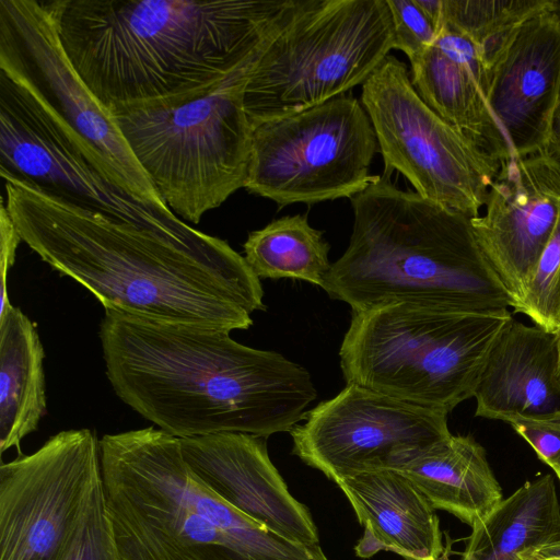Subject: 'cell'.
I'll return each instance as SVG.
<instances>
[{"mask_svg":"<svg viewBox=\"0 0 560 560\" xmlns=\"http://www.w3.org/2000/svg\"><path fill=\"white\" fill-rule=\"evenodd\" d=\"M364 534L354 550L369 558L380 550L405 560H439L444 551L435 509L402 472L385 468L337 482Z\"/></svg>","mask_w":560,"mask_h":560,"instance_id":"obj_20","label":"cell"},{"mask_svg":"<svg viewBox=\"0 0 560 560\" xmlns=\"http://www.w3.org/2000/svg\"><path fill=\"white\" fill-rule=\"evenodd\" d=\"M510 311L465 313L417 303L352 312L339 358L347 384L448 415L474 397Z\"/></svg>","mask_w":560,"mask_h":560,"instance_id":"obj_6","label":"cell"},{"mask_svg":"<svg viewBox=\"0 0 560 560\" xmlns=\"http://www.w3.org/2000/svg\"><path fill=\"white\" fill-rule=\"evenodd\" d=\"M243 248L259 279H298L323 289L331 266L323 231L312 228L303 214L285 215L252 231Z\"/></svg>","mask_w":560,"mask_h":560,"instance_id":"obj_24","label":"cell"},{"mask_svg":"<svg viewBox=\"0 0 560 560\" xmlns=\"http://www.w3.org/2000/svg\"><path fill=\"white\" fill-rule=\"evenodd\" d=\"M264 48L197 98L114 115L163 202L184 221L199 223L245 185L253 127L244 89Z\"/></svg>","mask_w":560,"mask_h":560,"instance_id":"obj_7","label":"cell"},{"mask_svg":"<svg viewBox=\"0 0 560 560\" xmlns=\"http://www.w3.org/2000/svg\"><path fill=\"white\" fill-rule=\"evenodd\" d=\"M45 352L36 326L11 306L0 316V452H20L46 413Z\"/></svg>","mask_w":560,"mask_h":560,"instance_id":"obj_22","label":"cell"},{"mask_svg":"<svg viewBox=\"0 0 560 560\" xmlns=\"http://www.w3.org/2000/svg\"><path fill=\"white\" fill-rule=\"evenodd\" d=\"M460 560H516L560 539V503L552 475L526 481L471 527Z\"/></svg>","mask_w":560,"mask_h":560,"instance_id":"obj_23","label":"cell"},{"mask_svg":"<svg viewBox=\"0 0 560 560\" xmlns=\"http://www.w3.org/2000/svg\"><path fill=\"white\" fill-rule=\"evenodd\" d=\"M100 340L115 394L178 439L290 432L317 396L305 368L225 330L105 311Z\"/></svg>","mask_w":560,"mask_h":560,"instance_id":"obj_2","label":"cell"},{"mask_svg":"<svg viewBox=\"0 0 560 560\" xmlns=\"http://www.w3.org/2000/svg\"><path fill=\"white\" fill-rule=\"evenodd\" d=\"M265 439L223 432L179 440L185 462L222 500L293 542L319 545L308 509L289 492Z\"/></svg>","mask_w":560,"mask_h":560,"instance_id":"obj_16","label":"cell"},{"mask_svg":"<svg viewBox=\"0 0 560 560\" xmlns=\"http://www.w3.org/2000/svg\"><path fill=\"white\" fill-rule=\"evenodd\" d=\"M516 560H560V539L522 551Z\"/></svg>","mask_w":560,"mask_h":560,"instance_id":"obj_32","label":"cell"},{"mask_svg":"<svg viewBox=\"0 0 560 560\" xmlns=\"http://www.w3.org/2000/svg\"><path fill=\"white\" fill-rule=\"evenodd\" d=\"M0 70L27 89L110 183L145 205L170 210L115 116L68 58L51 0H0Z\"/></svg>","mask_w":560,"mask_h":560,"instance_id":"obj_10","label":"cell"},{"mask_svg":"<svg viewBox=\"0 0 560 560\" xmlns=\"http://www.w3.org/2000/svg\"><path fill=\"white\" fill-rule=\"evenodd\" d=\"M392 49L386 0H304L249 73L243 102L252 127L345 95Z\"/></svg>","mask_w":560,"mask_h":560,"instance_id":"obj_8","label":"cell"},{"mask_svg":"<svg viewBox=\"0 0 560 560\" xmlns=\"http://www.w3.org/2000/svg\"><path fill=\"white\" fill-rule=\"evenodd\" d=\"M485 206L472 229L518 312L560 217V165L541 151L502 162Z\"/></svg>","mask_w":560,"mask_h":560,"instance_id":"obj_15","label":"cell"},{"mask_svg":"<svg viewBox=\"0 0 560 560\" xmlns=\"http://www.w3.org/2000/svg\"><path fill=\"white\" fill-rule=\"evenodd\" d=\"M560 480V418H513L508 421Z\"/></svg>","mask_w":560,"mask_h":560,"instance_id":"obj_29","label":"cell"},{"mask_svg":"<svg viewBox=\"0 0 560 560\" xmlns=\"http://www.w3.org/2000/svg\"><path fill=\"white\" fill-rule=\"evenodd\" d=\"M395 470L407 476L435 510L470 527L503 500L486 451L471 435L451 434Z\"/></svg>","mask_w":560,"mask_h":560,"instance_id":"obj_21","label":"cell"},{"mask_svg":"<svg viewBox=\"0 0 560 560\" xmlns=\"http://www.w3.org/2000/svg\"><path fill=\"white\" fill-rule=\"evenodd\" d=\"M394 49L402 51L410 65L417 62L435 42L438 33L415 0H386Z\"/></svg>","mask_w":560,"mask_h":560,"instance_id":"obj_28","label":"cell"},{"mask_svg":"<svg viewBox=\"0 0 560 560\" xmlns=\"http://www.w3.org/2000/svg\"><path fill=\"white\" fill-rule=\"evenodd\" d=\"M100 458L120 560H328L320 545L293 542L222 500L160 429L105 434Z\"/></svg>","mask_w":560,"mask_h":560,"instance_id":"obj_5","label":"cell"},{"mask_svg":"<svg viewBox=\"0 0 560 560\" xmlns=\"http://www.w3.org/2000/svg\"><path fill=\"white\" fill-rule=\"evenodd\" d=\"M552 1L443 0L444 27L468 38L489 70L518 26Z\"/></svg>","mask_w":560,"mask_h":560,"instance_id":"obj_25","label":"cell"},{"mask_svg":"<svg viewBox=\"0 0 560 560\" xmlns=\"http://www.w3.org/2000/svg\"><path fill=\"white\" fill-rule=\"evenodd\" d=\"M410 66L411 83L431 109L501 163L513 159L488 103L489 70L468 38L444 27Z\"/></svg>","mask_w":560,"mask_h":560,"instance_id":"obj_19","label":"cell"},{"mask_svg":"<svg viewBox=\"0 0 560 560\" xmlns=\"http://www.w3.org/2000/svg\"><path fill=\"white\" fill-rule=\"evenodd\" d=\"M518 313L536 326L556 334L560 330V217L539 258Z\"/></svg>","mask_w":560,"mask_h":560,"instance_id":"obj_26","label":"cell"},{"mask_svg":"<svg viewBox=\"0 0 560 560\" xmlns=\"http://www.w3.org/2000/svg\"><path fill=\"white\" fill-rule=\"evenodd\" d=\"M0 235H1V255H0V316L7 313L12 306L8 294V275L10 268L13 266L15 260V253L22 238L10 218L4 203L1 201V214H0Z\"/></svg>","mask_w":560,"mask_h":560,"instance_id":"obj_30","label":"cell"},{"mask_svg":"<svg viewBox=\"0 0 560 560\" xmlns=\"http://www.w3.org/2000/svg\"><path fill=\"white\" fill-rule=\"evenodd\" d=\"M560 481V480H559Z\"/></svg>","mask_w":560,"mask_h":560,"instance_id":"obj_35","label":"cell"},{"mask_svg":"<svg viewBox=\"0 0 560 560\" xmlns=\"http://www.w3.org/2000/svg\"><path fill=\"white\" fill-rule=\"evenodd\" d=\"M100 440L90 429L50 436L0 466V560H62L95 486Z\"/></svg>","mask_w":560,"mask_h":560,"instance_id":"obj_13","label":"cell"},{"mask_svg":"<svg viewBox=\"0 0 560 560\" xmlns=\"http://www.w3.org/2000/svg\"><path fill=\"white\" fill-rule=\"evenodd\" d=\"M361 102L384 160L422 198L479 215L501 162L442 119L413 88L406 65L388 55L362 84Z\"/></svg>","mask_w":560,"mask_h":560,"instance_id":"obj_12","label":"cell"},{"mask_svg":"<svg viewBox=\"0 0 560 560\" xmlns=\"http://www.w3.org/2000/svg\"><path fill=\"white\" fill-rule=\"evenodd\" d=\"M376 149L363 105L340 95L253 126L244 188L279 208L351 199L376 178L369 174Z\"/></svg>","mask_w":560,"mask_h":560,"instance_id":"obj_11","label":"cell"},{"mask_svg":"<svg viewBox=\"0 0 560 560\" xmlns=\"http://www.w3.org/2000/svg\"><path fill=\"white\" fill-rule=\"evenodd\" d=\"M2 202L22 242L90 291L105 311L225 331L266 305L158 234L12 176Z\"/></svg>","mask_w":560,"mask_h":560,"instance_id":"obj_3","label":"cell"},{"mask_svg":"<svg viewBox=\"0 0 560 560\" xmlns=\"http://www.w3.org/2000/svg\"><path fill=\"white\" fill-rule=\"evenodd\" d=\"M474 397L481 418H560L556 334L511 318L488 354Z\"/></svg>","mask_w":560,"mask_h":560,"instance_id":"obj_18","label":"cell"},{"mask_svg":"<svg viewBox=\"0 0 560 560\" xmlns=\"http://www.w3.org/2000/svg\"><path fill=\"white\" fill-rule=\"evenodd\" d=\"M540 151L560 165V92L549 121L546 141Z\"/></svg>","mask_w":560,"mask_h":560,"instance_id":"obj_31","label":"cell"},{"mask_svg":"<svg viewBox=\"0 0 560 560\" xmlns=\"http://www.w3.org/2000/svg\"><path fill=\"white\" fill-rule=\"evenodd\" d=\"M304 0H51L72 66L113 114L197 98L256 56Z\"/></svg>","mask_w":560,"mask_h":560,"instance_id":"obj_1","label":"cell"},{"mask_svg":"<svg viewBox=\"0 0 560 560\" xmlns=\"http://www.w3.org/2000/svg\"><path fill=\"white\" fill-rule=\"evenodd\" d=\"M290 434L293 453L336 483L365 471L395 469L447 439V415L347 384L307 410Z\"/></svg>","mask_w":560,"mask_h":560,"instance_id":"obj_14","label":"cell"},{"mask_svg":"<svg viewBox=\"0 0 560 560\" xmlns=\"http://www.w3.org/2000/svg\"><path fill=\"white\" fill-rule=\"evenodd\" d=\"M489 106L513 154L541 150L560 92V2L527 19L489 67Z\"/></svg>","mask_w":560,"mask_h":560,"instance_id":"obj_17","label":"cell"},{"mask_svg":"<svg viewBox=\"0 0 560 560\" xmlns=\"http://www.w3.org/2000/svg\"><path fill=\"white\" fill-rule=\"evenodd\" d=\"M0 175L151 231L232 281L247 264L226 241L198 231L171 210L145 205L110 183L63 126L18 80L0 70Z\"/></svg>","mask_w":560,"mask_h":560,"instance_id":"obj_9","label":"cell"},{"mask_svg":"<svg viewBox=\"0 0 560 560\" xmlns=\"http://www.w3.org/2000/svg\"><path fill=\"white\" fill-rule=\"evenodd\" d=\"M349 245L323 289L352 312L417 303L465 313L516 310L486 259L471 218L377 175L351 199Z\"/></svg>","mask_w":560,"mask_h":560,"instance_id":"obj_4","label":"cell"},{"mask_svg":"<svg viewBox=\"0 0 560 560\" xmlns=\"http://www.w3.org/2000/svg\"><path fill=\"white\" fill-rule=\"evenodd\" d=\"M558 358H559V370H560V330L556 332Z\"/></svg>","mask_w":560,"mask_h":560,"instance_id":"obj_34","label":"cell"},{"mask_svg":"<svg viewBox=\"0 0 560 560\" xmlns=\"http://www.w3.org/2000/svg\"><path fill=\"white\" fill-rule=\"evenodd\" d=\"M435 28L438 35L444 27L443 0H415Z\"/></svg>","mask_w":560,"mask_h":560,"instance_id":"obj_33","label":"cell"},{"mask_svg":"<svg viewBox=\"0 0 560 560\" xmlns=\"http://www.w3.org/2000/svg\"><path fill=\"white\" fill-rule=\"evenodd\" d=\"M62 560H120L105 508L102 479L92 491Z\"/></svg>","mask_w":560,"mask_h":560,"instance_id":"obj_27","label":"cell"}]
</instances>
